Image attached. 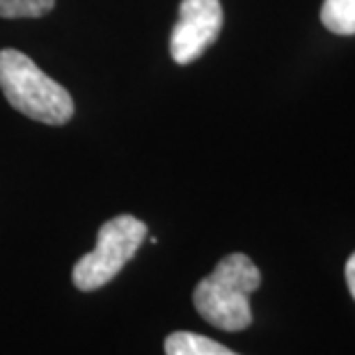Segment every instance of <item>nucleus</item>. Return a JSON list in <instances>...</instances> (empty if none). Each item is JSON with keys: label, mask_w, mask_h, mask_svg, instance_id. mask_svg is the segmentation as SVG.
Masks as SVG:
<instances>
[{"label": "nucleus", "mask_w": 355, "mask_h": 355, "mask_svg": "<svg viewBox=\"0 0 355 355\" xmlns=\"http://www.w3.org/2000/svg\"><path fill=\"white\" fill-rule=\"evenodd\" d=\"M259 284L261 273L254 261L243 252H234L218 261L214 273L200 279L193 291V303L214 328L239 332L252 323L250 296Z\"/></svg>", "instance_id": "f257e3e1"}, {"label": "nucleus", "mask_w": 355, "mask_h": 355, "mask_svg": "<svg viewBox=\"0 0 355 355\" xmlns=\"http://www.w3.org/2000/svg\"><path fill=\"white\" fill-rule=\"evenodd\" d=\"M0 87L12 108L35 122L62 126L73 117L71 94L17 49L0 51Z\"/></svg>", "instance_id": "f03ea898"}, {"label": "nucleus", "mask_w": 355, "mask_h": 355, "mask_svg": "<svg viewBox=\"0 0 355 355\" xmlns=\"http://www.w3.org/2000/svg\"><path fill=\"white\" fill-rule=\"evenodd\" d=\"M147 236V225L135 216H117L101 225L96 248L92 252L83 254L73 266V284L80 291H94L108 284L126 261L133 259L142 241Z\"/></svg>", "instance_id": "7ed1b4c3"}, {"label": "nucleus", "mask_w": 355, "mask_h": 355, "mask_svg": "<svg viewBox=\"0 0 355 355\" xmlns=\"http://www.w3.org/2000/svg\"><path fill=\"white\" fill-rule=\"evenodd\" d=\"M220 28V0H181L179 19L170 35L172 60L177 64H191L218 40Z\"/></svg>", "instance_id": "20e7f679"}, {"label": "nucleus", "mask_w": 355, "mask_h": 355, "mask_svg": "<svg viewBox=\"0 0 355 355\" xmlns=\"http://www.w3.org/2000/svg\"><path fill=\"white\" fill-rule=\"evenodd\" d=\"M165 355H239L227 346L218 344L216 339L198 335V332H172L165 339Z\"/></svg>", "instance_id": "39448f33"}, {"label": "nucleus", "mask_w": 355, "mask_h": 355, "mask_svg": "<svg viewBox=\"0 0 355 355\" xmlns=\"http://www.w3.org/2000/svg\"><path fill=\"white\" fill-rule=\"evenodd\" d=\"M321 21L335 35H355V0H326Z\"/></svg>", "instance_id": "423d86ee"}, {"label": "nucleus", "mask_w": 355, "mask_h": 355, "mask_svg": "<svg viewBox=\"0 0 355 355\" xmlns=\"http://www.w3.org/2000/svg\"><path fill=\"white\" fill-rule=\"evenodd\" d=\"M55 0H0L3 19H40L53 10Z\"/></svg>", "instance_id": "0eeeda50"}, {"label": "nucleus", "mask_w": 355, "mask_h": 355, "mask_svg": "<svg viewBox=\"0 0 355 355\" xmlns=\"http://www.w3.org/2000/svg\"><path fill=\"white\" fill-rule=\"evenodd\" d=\"M346 284H349V291L355 300V252L349 257V261H346Z\"/></svg>", "instance_id": "6e6552de"}]
</instances>
